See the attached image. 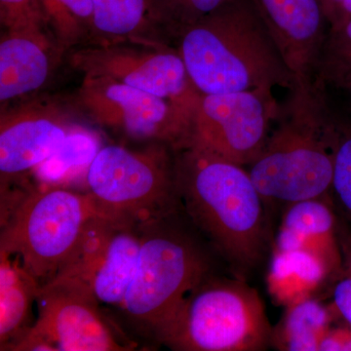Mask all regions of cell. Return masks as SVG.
I'll list each match as a JSON object with an SVG mask.
<instances>
[{
    "label": "cell",
    "instance_id": "21",
    "mask_svg": "<svg viewBox=\"0 0 351 351\" xmlns=\"http://www.w3.org/2000/svg\"><path fill=\"white\" fill-rule=\"evenodd\" d=\"M332 321V309L313 298L304 300L287 307L282 319L272 329L270 345L279 350L319 351Z\"/></svg>",
    "mask_w": 351,
    "mask_h": 351
},
{
    "label": "cell",
    "instance_id": "26",
    "mask_svg": "<svg viewBox=\"0 0 351 351\" xmlns=\"http://www.w3.org/2000/svg\"><path fill=\"white\" fill-rule=\"evenodd\" d=\"M0 20L5 29L44 22L39 0H0Z\"/></svg>",
    "mask_w": 351,
    "mask_h": 351
},
{
    "label": "cell",
    "instance_id": "13",
    "mask_svg": "<svg viewBox=\"0 0 351 351\" xmlns=\"http://www.w3.org/2000/svg\"><path fill=\"white\" fill-rule=\"evenodd\" d=\"M295 80L313 78L329 25L320 0H254Z\"/></svg>",
    "mask_w": 351,
    "mask_h": 351
},
{
    "label": "cell",
    "instance_id": "30",
    "mask_svg": "<svg viewBox=\"0 0 351 351\" xmlns=\"http://www.w3.org/2000/svg\"><path fill=\"white\" fill-rule=\"evenodd\" d=\"M351 351V327L330 330L319 346V351Z\"/></svg>",
    "mask_w": 351,
    "mask_h": 351
},
{
    "label": "cell",
    "instance_id": "18",
    "mask_svg": "<svg viewBox=\"0 0 351 351\" xmlns=\"http://www.w3.org/2000/svg\"><path fill=\"white\" fill-rule=\"evenodd\" d=\"M332 276L326 263L302 250L272 251L267 287L277 304L286 307L313 298Z\"/></svg>",
    "mask_w": 351,
    "mask_h": 351
},
{
    "label": "cell",
    "instance_id": "5",
    "mask_svg": "<svg viewBox=\"0 0 351 351\" xmlns=\"http://www.w3.org/2000/svg\"><path fill=\"white\" fill-rule=\"evenodd\" d=\"M272 328L258 291L246 279L205 277L152 341L176 351H261Z\"/></svg>",
    "mask_w": 351,
    "mask_h": 351
},
{
    "label": "cell",
    "instance_id": "1",
    "mask_svg": "<svg viewBox=\"0 0 351 351\" xmlns=\"http://www.w3.org/2000/svg\"><path fill=\"white\" fill-rule=\"evenodd\" d=\"M318 78L295 80L249 173L267 206L331 196L346 117Z\"/></svg>",
    "mask_w": 351,
    "mask_h": 351
},
{
    "label": "cell",
    "instance_id": "4",
    "mask_svg": "<svg viewBox=\"0 0 351 351\" xmlns=\"http://www.w3.org/2000/svg\"><path fill=\"white\" fill-rule=\"evenodd\" d=\"M182 210L140 226L137 269L119 308L136 334L154 339L213 262Z\"/></svg>",
    "mask_w": 351,
    "mask_h": 351
},
{
    "label": "cell",
    "instance_id": "3",
    "mask_svg": "<svg viewBox=\"0 0 351 351\" xmlns=\"http://www.w3.org/2000/svg\"><path fill=\"white\" fill-rule=\"evenodd\" d=\"M178 47L189 76L203 95L282 87L295 77L254 0H226L182 25Z\"/></svg>",
    "mask_w": 351,
    "mask_h": 351
},
{
    "label": "cell",
    "instance_id": "27",
    "mask_svg": "<svg viewBox=\"0 0 351 351\" xmlns=\"http://www.w3.org/2000/svg\"><path fill=\"white\" fill-rule=\"evenodd\" d=\"M182 25L191 24L223 5L226 0H166Z\"/></svg>",
    "mask_w": 351,
    "mask_h": 351
},
{
    "label": "cell",
    "instance_id": "8",
    "mask_svg": "<svg viewBox=\"0 0 351 351\" xmlns=\"http://www.w3.org/2000/svg\"><path fill=\"white\" fill-rule=\"evenodd\" d=\"M38 317L10 351H128L134 343L119 339L101 313L89 284L56 276L41 286Z\"/></svg>",
    "mask_w": 351,
    "mask_h": 351
},
{
    "label": "cell",
    "instance_id": "28",
    "mask_svg": "<svg viewBox=\"0 0 351 351\" xmlns=\"http://www.w3.org/2000/svg\"><path fill=\"white\" fill-rule=\"evenodd\" d=\"M334 311L351 327V277L341 276L332 291Z\"/></svg>",
    "mask_w": 351,
    "mask_h": 351
},
{
    "label": "cell",
    "instance_id": "31",
    "mask_svg": "<svg viewBox=\"0 0 351 351\" xmlns=\"http://www.w3.org/2000/svg\"><path fill=\"white\" fill-rule=\"evenodd\" d=\"M338 233L341 257H343V274L341 276L351 277V230L339 217Z\"/></svg>",
    "mask_w": 351,
    "mask_h": 351
},
{
    "label": "cell",
    "instance_id": "23",
    "mask_svg": "<svg viewBox=\"0 0 351 351\" xmlns=\"http://www.w3.org/2000/svg\"><path fill=\"white\" fill-rule=\"evenodd\" d=\"M120 225L124 223H117L100 214L88 219L73 253L56 276L75 277L90 286L95 270L107 250L113 233Z\"/></svg>",
    "mask_w": 351,
    "mask_h": 351
},
{
    "label": "cell",
    "instance_id": "2",
    "mask_svg": "<svg viewBox=\"0 0 351 351\" xmlns=\"http://www.w3.org/2000/svg\"><path fill=\"white\" fill-rule=\"evenodd\" d=\"M182 211L239 278L257 269L269 240L267 203L244 166L189 147L177 152Z\"/></svg>",
    "mask_w": 351,
    "mask_h": 351
},
{
    "label": "cell",
    "instance_id": "10",
    "mask_svg": "<svg viewBox=\"0 0 351 351\" xmlns=\"http://www.w3.org/2000/svg\"><path fill=\"white\" fill-rule=\"evenodd\" d=\"M272 90L203 95L189 147L244 167L250 165L263 151L278 115L280 104Z\"/></svg>",
    "mask_w": 351,
    "mask_h": 351
},
{
    "label": "cell",
    "instance_id": "20",
    "mask_svg": "<svg viewBox=\"0 0 351 351\" xmlns=\"http://www.w3.org/2000/svg\"><path fill=\"white\" fill-rule=\"evenodd\" d=\"M104 147L100 133L75 123L61 145L32 171L39 186L66 188L84 182L95 157Z\"/></svg>",
    "mask_w": 351,
    "mask_h": 351
},
{
    "label": "cell",
    "instance_id": "12",
    "mask_svg": "<svg viewBox=\"0 0 351 351\" xmlns=\"http://www.w3.org/2000/svg\"><path fill=\"white\" fill-rule=\"evenodd\" d=\"M63 108L51 101H32L0 117L1 189L32 171L64 142L75 125Z\"/></svg>",
    "mask_w": 351,
    "mask_h": 351
},
{
    "label": "cell",
    "instance_id": "11",
    "mask_svg": "<svg viewBox=\"0 0 351 351\" xmlns=\"http://www.w3.org/2000/svg\"><path fill=\"white\" fill-rule=\"evenodd\" d=\"M71 64L84 75L125 83L195 112L203 97L179 51L168 44H97L73 53Z\"/></svg>",
    "mask_w": 351,
    "mask_h": 351
},
{
    "label": "cell",
    "instance_id": "29",
    "mask_svg": "<svg viewBox=\"0 0 351 351\" xmlns=\"http://www.w3.org/2000/svg\"><path fill=\"white\" fill-rule=\"evenodd\" d=\"M329 29H336L351 20V0H320Z\"/></svg>",
    "mask_w": 351,
    "mask_h": 351
},
{
    "label": "cell",
    "instance_id": "16",
    "mask_svg": "<svg viewBox=\"0 0 351 351\" xmlns=\"http://www.w3.org/2000/svg\"><path fill=\"white\" fill-rule=\"evenodd\" d=\"M339 218L331 196L286 205L274 251L302 250L322 258L332 276L343 274Z\"/></svg>",
    "mask_w": 351,
    "mask_h": 351
},
{
    "label": "cell",
    "instance_id": "9",
    "mask_svg": "<svg viewBox=\"0 0 351 351\" xmlns=\"http://www.w3.org/2000/svg\"><path fill=\"white\" fill-rule=\"evenodd\" d=\"M78 100L97 123L131 140L166 145L176 152L191 144L196 112L168 99L110 78L84 75Z\"/></svg>",
    "mask_w": 351,
    "mask_h": 351
},
{
    "label": "cell",
    "instance_id": "6",
    "mask_svg": "<svg viewBox=\"0 0 351 351\" xmlns=\"http://www.w3.org/2000/svg\"><path fill=\"white\" fill-rule=\"evenodd\" d=\"M175 152L162 144H151L142 151L104 145L86 178L97 212L138 226L182 210Z\"/></svg>",
    "mask_w": 351,
    "mask_h": 351
},
{
    "label": "cell",
    "instance_id": "15",
    "mask_svg": "<svg viewBox=\"0 0 351 351\" xmlns=\"http://www.w3.org/2000/svg\"><path fill=\"white\" fill-rule=\"evenodd\" d=\"M97 44H167L181 25L166 0H93Z\"/></svg>",
    "mask_w": 351,
    "mask_h": 351
},
{
    "label": "cell",
    "instance_id": "22",
    "mask_svg": "<svg viewBox=\"0 0 351 351\" xmlns=\"http://www.w3.org/2000/svg\"><path fill=\"white\" fill-rule=\"evenodd\" d=\"M44 23L61 50L94 36L93 0H39Z\"/></svg>",
    "mask_w": 351,
    "mask_h": 351
},
{
    "label": "cell",
    "instance_id": "14",
    "mask_svg": "<svg viewBox=\"0 0 351 351\" xmlns=\"http://www.w3.org/2000/svg\"><path fill=\"white\" fill-rule=\"evenodd\" d=\"M62 53L44 22L5 29L0 40L2 107L44 86Z\"/></svg>",
    "mask_w": 351,
    "mask_h": 351
},
{
    "label": "cell",
    "instance_id": "25",
    "mask_svg": "<svg viewBox=\"0 0 351 351\" xmlns=\"http://www.w3.org/2000/svg\"><path fill=\"white\" fill-rule=\"evenodd\" d=\"M331 198L337 214L351 230V122L348 119L335 163Z\"/></svg>",
    "mask_w": 351,
    "mask_h": 351
},
{
    "label": "cell",
    "instance_id": "32",
    "mask_svg": "<svg viewBox=\"0 0 351 351\" xmlns=\"http://www.w3.org/2000/svg\"><path fill=\"white\" fill-rule=\"evenodd\" d=\"M338 89L346 95V106H348V112L351 113V80L343 83Z\"/></svg>",
    "mask_w": 351,
    "mask_h": 351
},
{
    "label": "cell",
    "instance_id": "7",
    "mask_svg": "<svg viewBox=\"0 0 351 351\" xmlns=\"http://www.w3.org/2000/svg\"><path fill=\"white\" fill-rule=\"evenodd\" d=\"M99 214L89 193L68 188L29 189L1 225L0 249L19 256L40 286L59 274L88 219Z\"/></svg>",
    "mask_w": 351,
    "mask_h": 351
},
{
    "label": "cell",
    "instance_id": "17",
    "mask_svg": "<svg viewBox=\"0 0 351 351\" xmlns=\"http://www.w3.org/2000/svg\"><path fill=\"white\" fill-rule=\"evenodd\" d=\"M40 287L19 256L0 249V350H8L34 325L32 307Z\"/></svg>",
    "mask_w": 351,
    "mask_h": 351
},
{
    "label": "cell",
    "instance_id": "19",
    "mask_svg": "<svg viewBox=\"0 0 351 351\" xmlns=\"http://www.w3.org/2000/svg\"><path fill=\"white\" fill-rule=\"evenodd\" d=\"M140 248V226L120 225L90 282L99 302L121 306L135 276Z\"/></svg>",
    "mask_w": 351,
    "mask_h": 351
},
{
    "label": "cell",
    "instance_id": "24",
    "mask_svg": "<svg viewBox=\"0 0 351 351\" xmlns=\"http://www.w3.org/2000/svg\"><path fill=\"white\" fill-rule=\"evenodd\" d=\"M314 77L336 89L351 80V20L329 29Z\"/></svg>",
    "mask_w": 351,
    "mask_h": 351
}]
</instances>
